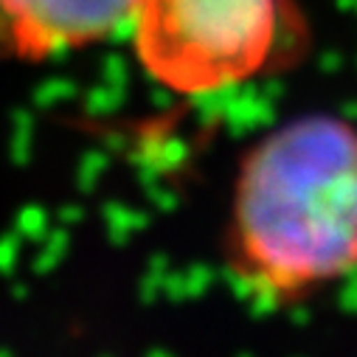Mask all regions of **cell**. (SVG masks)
I'll list each match as a JSON object with an SVG mask.
<instances>
[{
	"label": "cell",
	"instance_id": "1",
	"mask_svg": "<svg viewBox=\"0 0 357 357\" xmlns=\"http://www.w3.org/2000/svg\"><path fill=\"white\" fill-rule=\"evenodd\" d=\"M225 256L256 304H301L357 273V124L290 119L236 172Z\"/></svg>",
	"mask_w": 357,
	"mask_h": 357
},
{
	"label": "cell",
	"instance_id": "3",
	"mask_svg": "<svg viewBox=\"0 0 357 357\" xmlns=\"http://www.w3.org/2000/svg\"><path fill=\"white\" fill-rule=\"evenodd\" d=\"M141 0H0V56L43 62L130 29Z\"/></svg>",
	"mask_w": 357,
	"mask_h": 357
},
{
	"label": "cell",
	"instance_id": "2",
	"mask_svg": "<svg viewBox=\"0 0 357 357\" xmlns=\"http://www.w3.org/2000/svg\"><path fill=\"white\" fill-rule=\"evenodd\" d=\"M130 29L146 76L181 96L282 73L312 37L298 0H141Z\"/></svg>",
	"mask_w": 357,
	"mask_h": 357
}]
</instances>
